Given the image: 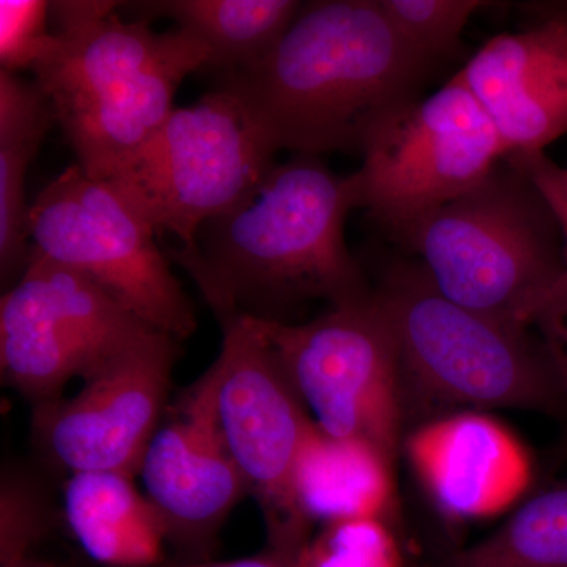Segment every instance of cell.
Instances as JSON below:
<instances>
[{
  "label": "cell",
  "mask_w": 567,
  "mask_h": 567,
  "mask_svg": "<svg viewBox=\"0 0 567 567\" xmlns=\"http://www.w3.org/2000/svg\"><path fill=\"white\" fill-rule=\"evenodd\" d=\"M121 2H50L54 44L37 84L89 177L110 181L166 122L185 78L207 70L210 50L175 28L122 20Z\"/></svg>",
  "instance_id": "3"
},
{
  "label": "cell",
  "mask_w": 567,
  "mask_h": 567,
  "mask_svg": "<svg viewBox=\"0 0 567 567\" xmlns=\"http://www.w3.org/2000/svg\"><path fill=\"white\" fill-rule=\"evenodd\" d=\"M394 461L360 440L328 436L312 424L298 454L293 496L309 525L393 513Z\"/></svg>",
  "instance_id": "17"
},
{
  "label": "cell",
  "mask_w": 567,
  "mask_h": 567,
  "mask_svg": "<svg viewBox=\"0 0 567 567\" xmlns=\"http://www.w3.org/2000/svg\"><path fill=\"white\" fill-rule=\"evenodd\" d=\"M177 357L178 341L156 331L84 380L76 394L33 405L37 450L69 475L122 472L136 476L169 409Z\"/></svg>",
  "instance_id": "12"
},
{
  "label": "cell",
  "mask_w": 567,
  "mask_h": 567,
  "mask_svg": "<svg viewBox=\"0 0 567 567\" xmlns=\"http://www.w3.org/2000/svg\"><path fill=\"white\" fill-rule=\"evenodd\" d=\"M178 567H297V561L290 555L282 554V551L270 550L264 551L254 557L230 559V561H197L185 563Z\"/></svg>",
  "instance_id": "26"
},
{
  "label": "cell",
  "mask_w": 567,
  "mask_h": 567,
  "mask_svg": "<svg viewBox=\"0 0 567 567\" xmlns=\"http://www.w3.org/2000/svg\"><path fill=\"white\" fill-rule=\"evenodd\" d=\"M399 245L447 300L529 328L567 271L557 216L506 158Z\"/></svg>",
  "instance_id": "5"
},
{
  "label": "cell",
  "mask_w": 567,
  "mask_h": 567,
  "mask_svg": "<svg viewBox=\"0 0 567 567\" xmlns=\"http://www.w3.org/2000/svg\"><path fill=\"white\" fill-rule=\"evenodd\" d=\"M499 33L457 76L494 123L507 155L543 152L567 134V24L533 18Z\"/></svg>",
  "instance_id": "14"
},
{
  "label": "cell",
  "mask_w": 567,
  "mask_h": 567,
  "mask_svg": "<svg viewBox=\"0 0 567 567\" xmlns=\"http://www.w3.org/2000/svg\"><path fill=\"white\" fill-rule=\"evenodd\" d=\"M0 567H58L51 563L32 557V554L17 555V557L0 558Z\"/></svg>",
  "instance_id": "28"
},
{
  "label": "cell",
  "mask_w": 567,
  "mask_h": 567,
  "mask_svg": "<svg viewBox=\"0 0 567 567\" xmlns=\"http://www.w3.org/2000/svg\"><path fill=\"white\" fill-rule=\"evenodd\" d=\"M137 475L167 544L189 554V563L205 561L224 522L249 495L224 445L207 374L169 405Z\"/></svg>",
  "instance_id": "13"
},
{
  "label": "cell",
  "mask_w": 567,
  "mask_h": 567,
  "mask_svg": "<svg viewBox=\"0 0 567 567\" xmlns=\"http://www.w3.org/2000/svg\"><path fill=\"white\" fill-rule=\"evenodd\" d=\"M50 2L2 0L0 2V62L2 70L20 74L33 70L51 51L54 32L48 29Z\"/></svg>",
  "instance_id": "23"
},
{
  "label": "cell",
  "mask_w": 567,
  "mask_h": 567,
  "mask_svg": "<svg viewBox=\"0 0 567 567\" xmlns=\"http://www.w3.org/2000/svg\"><path fill=\"white\" fill-rule=\"evenodd\" d=\"M295 561L297 567H402L398 543L382 518L323 525Z\"/></svg>",
  "instance_id": "22"
},
{
  "label": "cell",
  "mask_w": 567,
  "mask_h": 567,
  "mask_svg": "<svg viewBox=\"0 0 567 567\" xmlns=\"http://www.w3.org/2000/svg\"><path fill=\"white\" fill-rule=\"evenodd\" d=\"M212 311L223 342L205 374L224 445L262 509L270 548L297 558L312 527L295 502L293 472L315 421L251 317L235 306Z\"/></svg>",
  "instance_id": "10"
},
{
  "label": "cell",
  "mask_w": 567,
  "mask_h": 567,
  "mask_svg": "<svg viewBox=\"0 0 567 567\" xmlns=\"http://www.w3.org/2000/svg\"><path fill=\"white\" fill-rule=\"evenodd\" d=\"M251 320L323 434L369 443L395 462L406 424L401 365L375 292L305 323Z\"/></svg>",
  "instance_id": "9"
},
{
  "label": "cell",
  "mask_w": 567,
  "mask_h": 567,
  "mask_svg": "<svg viewBox=\"0 0 567 567\" xmlns=\"http://www.w3.org/2000/svg\"><path fill=\"white\" fill-rule=\"evenodd\" d=\"M156 331L87 276L32 249L0 300L2 380L33 405L43 404Z\"/></svg>",
  "instance_id": "11"
},
{
  "label": "cell",
  "mask_w": 567,
  "mask_h": 567,
  "mask_svg": "<svg viewBox=\"0 0 567 567\" xmlns=\"http://www.w3.org/2000/svg\"><path fill=\"white\" fill-rule=\"evenodd\" d=\"M63 518L81 550L106 567H153L164 558L162 518L134 476L73 473L63 486Z\"/></svg>",
  "instance_id": "16"
},
{
  "label": "cell",
  "mask_w": 567,
  "mask_h": 567,
  "mask_svg": "<svg viewBox=\"0 0 567 567\" xmlns=\"http://www.w3.org/2000/svg\"><path fill=\"white\" fill-rule=\"evenodd\" d=\"M450 567H567V481L532 496Z\"/></svg>",
  "instance_id": "20"
},
{
  "label": "cell",
  "mask_w": 567,
  "mask_h": 567,
  "mask_svg": "<svg viewBox=\"0 0 567 567\" xmlns=\"http://www.w3.org/2000/svg\"><path fill=\"white\" fill-rule=\"evenodd\" d=\"M436 69L379 0H319L301 6L259 62L216 74V87L278 152L361 153L380 123L421 99Z\"/></svg>",
  "instance_id": "1"
},
{
  "label": "cell",
  "mask_w": 567,
  "mask_h": 567,
  "mask_svg": "<svg viewBox=\"0 0 567 567\" xmlns=\"http://www.w3.org/2000/svg\"><path fill=\"white\" fill-rule=\"evenodd\" d=\"M524 9L529 11L533 18H554L567 24V0L525 3Z\"/></svg>",
  "instance_id": "27"
},
{
  "label": "cell",
  "mask_w": 567,
  "mask_h": 567,
  "mask_svg": "<svg viewBox=\"0 0 567 567\" xmlns=\"http://www.w3.org/2000/svg\"><path fill=\"white\" fill-rule=\"evenodd\" d=\"M278 151L229 92L215 87L175 107L114 182L156 235L196 246L208 219L233 210L274 169Z\"/></svg>",
  "instance_id": "7"
},
{
  "label": "cell",
  "mask_w": 567,
  "mask_h": 567,
  "mask_svg": "<svg viewBox=\"0 0 567 567\" xmlns=\"http://www.w3.org/2000/svg\"><path fill=\"white\" fill-rule=\"evenodd\" d=\"M505 158L527 175L557 216L563 240H565L567 264V167L559 166L554 159L548 158L544 151L516 153Z\"/></svg>",
  "instance_id": "24"
},
{
  "label": "cell",
  "mask_w": 567,
  "mask_h": 567,
  "mask_svg": "<svg viewBox=\"0 0 567 567\" xmlns=\"http://www.w3.org/2000/svg\"><path fill=\"white\" fill-rule=\"evenodd\" d=\"M374 292L398 346L405 421L487 409L561 410L565 382L529 327L447 300L417 260L394 264Z\"/></svg>",
  "instance_id": "4"
},
{
  "label": "cell",
  "mask_w": 567,
  "mask_h": 567,
  "mask_svg": "<svg viewBox=\"0 0 567 567\" xmlns=\"http://www.w3.org/2000/svg\"><path fill=\"white\" fill-rule=\"evenodd\" d=\"M379 3L402 39L436 63L456 54L470 18L494 6L486 0H379Z\"/></svg>",
  "instance_id": "21"
},
{
  "label": "cell",
  "mask_w": 567,
  "mask_h": 567,
  "mask_svg": "<svg viewBox=\"0 0 567 567\" xmlns=\"http://www.w3.org/2000/svg\"><path fill=\"white\" fill-rule=\"evenodd\" d=\"M354 208L352 175L339 177L320 156L297 153L276 163L244 203L208 219L196 246L164 252L210 308L230 305L252 319L292 323L311 301L339 308L374 293L346 244Z\"/></svg>",
  "instance_id": "2"
},
{
  "label": "cell",
  "mask_w": 567,
  "mask_h": 567,
  "mask_svg": "<svg viewBox=\"0 0 567 567\" xmlns=\"http://www.w3.org/2000/svg\"><path fill=\"white\" fill-rule=\"evenodd\" d=\"M54 123V107L37 81L0 70V271L20 278L33 246L29 235L25 175Z\"/></svg>",
  "instance_id": "18"
},
{
  "label": "cell",
  "mask_w": 567,
  "mask_h": 567,
  "mask_svg": "<svg viewBox=\"0 0 567 567\" xmlns=\"http://www.w3.org/2000/svg\"><path fill=\"white\" fill-rule=\"evenodd\" d=\"M136 18L164 17L210 50L207 70L245 69L268 54L290 28L301 2L295 0H164L130 3Z\"/></svg>",
  "instance_id": "19"
},
{
  "label": "cell",
  "mask_w": 567,
  "mask_h": 567,
  "mask_svg": "<svg viewBox=\"0 0 567 567\" xmlns=\"http://www.w3.org/2000/svg\"><path fill=\"white\" fill-rule=\"evenodd\" d=\"M29 235L33 249L87 276L155 330L178 342L196 331L192 300L155 229L114 182L70 166L33 200Z\"/></svg>",
  "instance_id": "8"
},
{
  "label": "cell",
  "mask_w": 567,
  "mask_h": 567,
  "mask_svg": "<svg viewBox=\"0 0 567 567\" xmlns=\"http://www.w3.org/2000/svg\"><path fill=\"white\" fill-rule=\"evenodd\" d=\"M533 327L543 333L567 390V271L547 298Z\"/></svg>",
  "instance_id": "25"
},
{
  "label": "cell",
  "mask_w": 567,
  "mask_h": 567,
  "mask_svg": "<svg viewBox=\"0 0 567 567\" xmlns=\"http://www.w3.org/2000/svg\"><path fill=\"white\" fill-rule=\"evenodd\" d=\"M352 174L357 208L395 244L464 196L506 156L494 123L457 74L388 117L364 141Z\"/></svg>",
  "instance_id": "6"
},
{
  "label": "cell",
  "mask_w": 567,
  "mask_h": 567,
  "mask_svg": "<svg viewBox=\"0 0 567 567\" xmlns=\"http://www.w3.org/2000/svg\"><path fill=\"white\" fill-rule=\"evenodd\" d=\"M404 446L436 509L453 520L492 517L529 483L527 451L486 413L457 412L425 421Z\"/></svg>",
  "instance_id": "15"
}]
</instances>
